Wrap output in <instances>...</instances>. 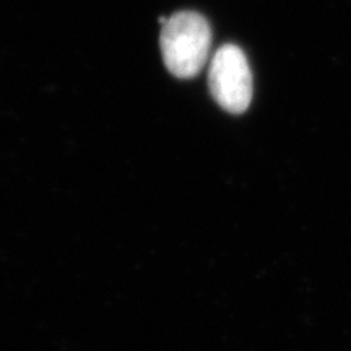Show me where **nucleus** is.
I'll return each instance as SVG.
<instances>
[{
    "label": "nucleus",
    "instance_id": "f257e3e1",
    "mask_svg": "<svg viewBox=\"0 0 351 351\" xmlns=\"http://www.w3.org/2000/svg\"><path fill=\"white\" fill-rule=\"evenodd\" d=\"M160 46L166 69L178 78H192L207 64L212 29L200 13L178 12L163 25Z\"/></svg>",
    "mask_w": 351,
    "mask_h": 351
},
{
    "label": "nucleus",
    "instance_id": "f03ea898",
    "mask_svg": "<svg viewBox=\"0 0 351 351\" xmlns=\"http://www.w3.org/2000/svg\"><path fill=\"white\" fill-rule=\"evenodd\" d=\"M208 88L225 111L241 114L252 101V72L241 47L225 44L215 52L208 69Z\"/></svg>",
    "mask_w": 351,
    "mask_h": 351
}]
</instances>
